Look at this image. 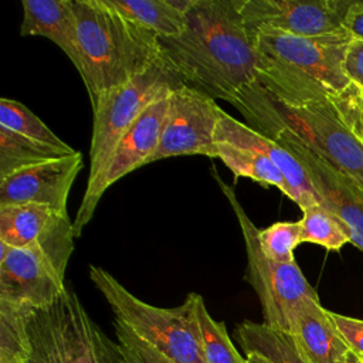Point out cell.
I'll return each mask as SVG.
<instances>
[{"mask_svg":"<svg viewBox=\"0 0 363 363\" xmlns=\"http://www.w3.org/2000/svg\"><path fill=\"white\" fill-rule=\"evenodd\" d=\"M159 43L183 84L213 99L230 102L255 81L257 50L240 0H191L182 33Z\"/></svg>","mask_w":363,"mask_h":363,"instance_id":"1","label":"cell"},{"mask_svg":"<svg viewBox=\"0 0 363 363\" xmlns=\"http://www.w3.org/2000/svg\"><path fill=\"white\" fill-rule=\"evenodd\" d=\"M252 40L255 82L281 104L301 106L325 101L350 84L343 71L345 54L353 40L347 30L320 37L257 33Z\"/></svg>","mask_w":363,"mask_h":363,"instance_id":"2","label":"cell"},{"mask_svg":"<svg viewBox=\"0 0 363 363\" xmlns=\"http://www.w3.org/2000/svg\"><path fill=\"white\" fill-rule=\"evenodd\" d=\"M79 68L91 106L106 91L145 72L162 57L159 37L111 0H74Z\"/></svg>","mask_w":363,"mask_h":363,"instance_id":"3","label":"cell"},{"mask_svg":"<svg viewBox=\"0 0 363 363\" xmlns=\"http://www.w3.org/2000/svg\"><path fill=\"white\" fill-rule=\"evenodd\" d=\"M230 104L248 126L268 138L277 132L296 136L325 162L363 184V145L347 129L329 99L291 106L274 99L254 81Z\"/></svg>","mask_w":363,"mask_h":363,"instance_id":"4","label":"cell"},{"mask_svg":"<svg viewBox=\"0 0 363 363\" xmlns=\"http://www.w3.org/2000/svg\"><path fill=\"white\" fill-rule=\"evenodd\" d=\"M89 279L108 302L115 322L173 363H207L194 315L193 292L174 308L153 306L129 292L106 269L91 265Z\"/></svg>","mask_w":363,"mask_h":363,"instance_id":"5","label":"cell"},{"mask_svg":"<svg viewBox=\"0 0 363 363\" xmlns=\"http://www.w3.org/2000/svg\"><path fill=\"white\" fill-rule=\"evenodd\" d=\"M74 238V221L65 217L30 245L0 242V302L28 309L51 305L67 286L64 278Z\"/></svg>","mask_w":363,"mask_h":363,"instance_id":"6","label":"cell"},{"mask_svg":"<svg viewBox=\"0 0 363 363\" xmlns=\"http://www.w3.org/2000/svg\"><path fill=\"white\" fill-rule=\"evenodd\" d=\"M27 325L31 363H119L115 345L68 285L51 305L31 309Z\"/></svg>","mask_w":363,"mask_h":363,"instance_id":"7","label":"cell"},{"mask_svg":"<svg viewBox=\"0 0 363 363\" xmlns=\"http://www.w3.org/2000/svg\"><path fill=\"white\" fill-rule=\"evenodd\" d=\"M224 197L241 227L245 252V279L255 291L264 313V323L282 332H291V323L298 308L311 298H318L316 291L309 285L296 261L281 264L268 259L258 245V228L250 220L240 204L234 189L228 186L218 173L213 172Z\"/></svg>","mask_w":363,"mask_h":363,"instance_id":"8","label":"cell"},{"mask_svg":"<svg viewBox=\"0 0 363 363\" xmlns=\"http://www.w3.org/2000/svg\"><path fill=\"white\" fill-rule=\"evenodd\" d=\"M183 85L180 77L160 57L145 72L102 94L92 106L94 123L89 147L88 182L96 179L123 133L155 102Z\"/></svg>","mask_w":363,"mask_h":363,"instance_id":"9","label":"cell"},{"mask_svg":"<svg viewBox=\"0 0 363 363\" xmlns=\"http://www.w3.org/2000/svg\"><path fill=\"white\" fill-rule=\"evenodd\" d=\"M170 96V95H169ZM169 96L150 105L123 133L111 152L105 166L86 189L74 218V234L78 238L94 217L104 193L119 179L149 163L155 153L169 108Z\"/></svg>","mask_w":363,"mask_h":363,"instance_id":"10","label":"cell"},{"mask_svg":"<svg viewBox=\"0 0 363 363\" xmlns=\"http://www.w3.org/2000/svg\"><path fill=\"white\" fill-rule=\"evenodd\" d=\"M354 0H240V11L252 37L279 33L320 37L340 33Z\"/></svg>","mask_w":363,"mask_h":363,"instance_id":"11","label":"cell"},{"mask_svg":"<svg viewBox=\"0 0 363 363\" xmlns=\"http://www.w3.org/2000/svg\"><path fill=\"white\" fill-rule=\"evenodd\" d=\"M221 108L211 96L182 85L169 96L159 145L149 163L173 156L203 155L216 159V129Z\"/></svg>","mask_w":363,"mask_h":363,"instance_id":"12","label":"cell"},{"mask_svg":"<svg viewBox=\"0 0 363 363\" xmlns=\"http://www.w3.org/2000/svg\"><path fill=\"white\" fill-rule=\"evenodd\" d=\"M271 139L286 147L301 162L320 206L340 220L350 242L363 251V184L325 162L288 132H277Z\"/></svg>","mask_w":363,"mask_h":363,"instance_id":"13","label":"cell"},{"mask_svg":"<svg viewBox=\"0 0 363 363\" xmlns=\"http://www.w3.org/2000/svg\"><path fill=\"white\" fill-rule=\"evenodd\" d=\"M82 167V153L77 150L20 169L0 180V206L38 204L68 213V196Z\"/></svg>","mask_w":363,"mask_h":363,"instance_id":"14","label":"cell"},{"mask_svg":"<svg viewBox=\"0 0 363 363\" xmlns=\"http://www.w3.org/2000/svg\"><path fill=\"white\" fill-rule=\"evenodd\" d=\"M216 142L259 153L274 162L289 187V199L298 204L302 211L320 204L308 173L301 162L286 147L247 123L237 121L223 109L217 122Z\"/></svg>","mask_w":363,"mask_h":363,"instance_id":"15","label":"cell"},{"mask_svg":"<svg viewBox=\"0 0 363 363\" xmlns=\"http://www.w3.org/2000/svg\"><path fill=\"white\" fill-rule=\"evenodd\" d=\"M289 333L311 363H340L350 352L319 298L306 299L298 308Z\"/></svg>","mask_w":363,"mask_h":363,"instance_id":"16","label":"cell"},{"mask_svg":"<svg viewBox=\"0 0 363 363\" xmlns=\"http://www.w3.org/2000/svg\"><path fill=\"white\" fill-rule=\"evenodd\" d=\"M23 37H45L79 68L78 31L74 0H23Z\"/></svg>","mask_w":363,"mask_h":363,"instance_id":"17","label":"cell"},{"mask_svg":"<svg viewBox=\"0 0 363 363\" xmlns=\"http://www.w3.org/2000/svg\"><path fill=\"white\" fill-rule=\"evenodd\" d=\"M68 213L47 206L10 204L0 206V242L10 247H26L48 234Z\"/></svg>","mask_w":363,"mask_h":363,"instance_id":"18","label":"cell"},{"mask_svg":"<svg viewBox=\"0 0 363 363\" xmlns=\"http://www.w3.org/2000/svg\"><path fill=\"white\" fill-rule=\"evenodd\" d=\"M111 3L159 38H169L184 28L191 0H111Z\"/></svg>","mask_w":363,"mask_h":363,"instance_id":"19","label":"cell"},{"mask_svg":"<svg viewBox=\"0 0 363 363\" xmlns=\"http://www.w3.org/2000/svg\"><path fill=\"white\" fill-rule=\"evenodd\" d=\"M235 335L244 353L257 352L272 363H311L288 332L244 320L235 328Z\"/></svg>","mask_w":363,"mask_h":363,"instance_id":"20","label":"cell"},{"mask_svg":"<svg viewBox=\"0 0 363 363\" xmlns=\"http://www.w3.org/2000/svg\"><path fill=\"white\" fill-rule=\"evenodd\" d=\"M216 156L230 169L234 179L250 177L264 186H274L289 197V187L281 170L268 157L221 142H216Z\"/></svg>","mask_w":363,"mask_h":363,"instance_id":"21","label":"cell"},{"mask_svg":"<svg viewBox=\"0 0 363 363\" xmlns=\"http://www.w3.org/2000/svg\"><path fill=\"white\" fill-rule=\"evenodd\" d=\"M194 315L200 330L203 354L207 363H247L233 345L223 322L216 320L207 311L204 299L193 292Z\"/></svg>","mask_w":363,"mask_h":363,"instance_id":"22","label":"cell"},{"mask_svg":"<svg viewBox=\"0 0 363 363\" xmlns=\"http://www.w3.org/2000/svg\"><path fill=\"white\" fill-rule=\"evenodd\" d=\"M302 213L303 216L299 220L302 242L318 244L330 251H337L346 242H350L345 225L323 206L316 204Z\"/></svg>","mask_w":363,"mask_h":363,"instance_id":"23","label":"cell"},{"mask_svg":"<svg viewBox=\"0 0 363 363\" xmlns=\"http://www.w3.org/2000/svg\"><path fill=\"white\" fill-rule=\"evenodd\" d=\"M0 128L33 136L61 149H72L68 143L60 139L34 112L14 99H0Z\"/></svg>","mask_w":363,"mask_h":363,"instance_id":"24","label":"cell"},{"mask_svg":"<svg viewBox=\"0 0 363 363\" xmlns=\"http://www.w3.org/2000/svg\"><path fill=\"white\" fill-rule=\"evenodd\" d=\"M301 242L299 221H278L258 230V245L262 254L275 262H294V250Z\"/></svg>","mask_w":363,"mask_h":363,"instance_id":"25","label":"cell"},{"mask_svg":"<svg viewBox=\"0 0 363 363\" xmlns=\"http://www.w3.org/2000/svg\"><path fill=\"white\" fill-rule=\"evenodd\" d=\"M0 363H31L27 323L17 318L0 322Z\"/></svg>","mask_w":363,"mask_h":363,"instance_id":"26","label":"cell"},{"mask_svg":"<svg viewBox=\"0 0 363 363\" xmlns=\"http://www.w3.org/2000/svg\"><path fill=\"white\" fill-rule=\"evenodd\" d=\"M329 101L336 108L347 129L363 145V88L350 82Z\"/></svg>","mask_w":363,"mask_h":363,"instance_id":"27","label":"cell"},{"mask_svg":"<svg viewBox=\"0 0 363 363\" xmlns=\"http://www.w3.org/2000/svg\"><path fill=\"white\" fill-rule=\"evenodd\" d=\"M115 325L118 343L115 345L119 363H173L159 350L136 337L119 323Z\"/></svg>","mask_w":363,"mask_h":363,"instance_id":"28","label":"cell"},{"mask_svg":"<svg viewBox=\"0 0 363 363\" xmlns=\"http://www.w3.org/2000/svg\"><path fill=\"white\" fill-rule=\"evenodd\" d=\"M330 318L349 350L363 360V320L330 312Z\"/></svg>","mask_w":363,"mask_h":363,"instance_id":"29","label":"cell"},{"mask_svg":"<svg viewBox=\"0 0 363 363\" xmlns=\"http://www.w3.org/2000/svg\"><path fill=\"white\" fill-rule=\"evenodd\" d=\"M343 71L350 82L363 88V41L353 38L346 50Z\"/></svg>","mask_w":363,"mask_h":363,"instance_id":"30","label":"cell"},{"mask_svg":"<svg viewBox=\"0 0 363 363\" xmlns=\"http://www.w3.org/2000/svg\"><path fill=\"white\" fill-rule=\"evenodd\" d=\"M343 26L353 38L363 41V9L356 4V0L353 1V6L346 16Z\"/></svg>","mask_w":363,"mask_h":363,"instance_id":"31","label":"cell"},{"mask_svg":"<svg viewBox=\"0 0 363 363\" xmlns=\"http://www.w3.org/2000/svg\"><path fill=\"white\" fill-rule=\"evenodd\" d=\"M245 359H247V363H272L265 356H262V354H259L257 352L245 353Z\"/></svg>","mask_w":363,"mask_h":363,"instance_id":"32","label":"cell"},{"mask_svg":"<svg viewBox=\"0 0 363 363\" xmlns=\"http://www.w3.org/2000/svg\"><path fill=\"white\" fill-rule=\"evenodd\" d=\"M340 363H362V362L359 360V357H357L354 353L349 352V353L346 354V357H345Z\"/></svg>","mask_w":363,"mask_h":363,"instance_id":"33","label":"cell"},{"mask_svg":"<svg viewBox=\"0 0 363 363\" xmlns=\"http://www.w3.org/2000/svg\"><path fill=\"white\" fill-rule=\"evenodd\" d=\"M356 4H357L360 9H363V0H356Z\"/></svg>","mask_w":363,"mask_h":363,"instance_id":"34","label":"cell"},{"mask_svg":"<svg viewBox=\"0 0 363 363\" xmlns=\"http://www.w3.org/2000/svg\"><path fill=\"white\" fill-rule=\"evenodd\" d=\"M359 360H360V359H359ZM360 362H362V363H363V360H360Z\"/></svg>","mask_w":363,"mask_h":363,"instance_id":"35","label":"cell"}]
</instances>
